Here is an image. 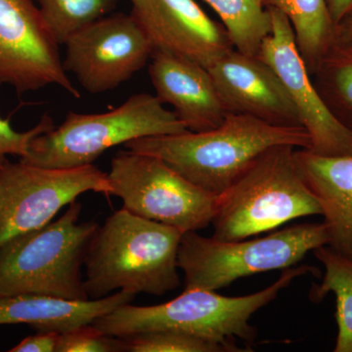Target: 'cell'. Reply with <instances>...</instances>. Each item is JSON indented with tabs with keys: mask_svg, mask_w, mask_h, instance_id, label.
I'll return each mask as SVG.
<instances>
[{
	"mask_svg": "<svg viewBox=\"0 0 352 352\" xmlns=\"http://www.w3.org/2000/svg\"><path fill=\"white\" fill-rule=\"evenodd\" d=\"M115 351H122L120 338L105 335L94 324L60 333L56 349V352Z\"/></svg>",
	"mask_w": 352,
	"mask_h": 352,
	"instance_id": "24",
	"label": "cell"
},
{
	"mask_svg": "<svg viewBox=\"0 0 352 352\" xmlns=\"http://www.w3.org/2000/svg\"><path fill=\"white\" fill-rule=\"evenodd\" d=\"M87 192L112 195L107 173L94 164L50 168L7 162L0 168V245L50 223Z\"/></svg>",
	"mask_w": 352,
	"mask_h": 352,
	"instance_id": "9",
	"label": "cell"
},
{
	"mask_svg": "<svg viewBox=\"0 0 352 352\" xmlns=\"http://www.w3.org/2000/svg\"><path fill=\"white\" fill-rule=\"evenodd\" d=\"M328 243L324 222L296 224L265 237L238 241L190 231L180 241L177 265L184 273L185 289L217 291L241 278L293 267L308 252Z\"/></svg>",
	"mask_w": 352,
	"mask_h": 352,
	"instance_id": "7",
	"label": "cell"
},
{
	"mask_svg": "<svg viewBox=\"0 0 352 352\" xmlns=\"http://www.w3.org/2000/svg\"><path fill=\"white\" fill-rule=\"evenodd\" d=\"M54 127L52 118L46 113L36 126L24 132L16 131L10 120L0 117V168L8 162L7 156H27L32 140Z\"/></svg>",
	"mask_w": 352,
	"mask_h": 352,
	"instance_id": "25",
	"label": "cell"
},
{
	"mask_svg": "<svg viewBox=\"0 0 352 352\" xmlns=\"http://www.w3.org/2000/svg\"><path fill=\"white\" fill-rule=\"evenodd\" d=\"M219 15L234 50L258 56L272 30L270 9L264 0H205Z\"/></svg>",
	"mask_w": 352,
	"mask_h": 352,
	"instance_id": "20",
	"label": "cell"
},
{
	"mask_svg": "<svg viewBox=\"0 0 352 352\" xmlns=\"http://www.w3.org/2000/svg\"><path fill=\"white\" fill-rule=\"evenodd\" d=\"M183 232L120 208L99 226L85 254V286L91 300L113 291L164 296L180 285Z\"/></svg>",
	"mask_w": 352,
	"mask_h": 352,
	"instance_id": "2",
	"label": "cell"
},
{
	"mask_svg": "<svg viewBox=\"0 0 352 352\" xmlns=\"http://www.w3.org/2000/svg\"><path fill=\"white\" fill-rule=\"evenodd\" d=\"M119 0H38L39 11L58 44L109 15Z\"/></svg>",
	"mask_w": 352,
	"mask_h": 352,
	"instance_id": "21",
	"label": "cell"
},
{
	"mask_svg": "<svg viewBox=\"0 0 352 352\" xmlns=\"http://www.w3.org/2000/svg\"><path fill=\"white\" fill-rule=\"evenodd\" d=\"M312 78L333 115L352 131V57L327 55Z\"/></svg>",
	"mask_w": 352,
	"mask_h": 352,
	"instance_id": "22",
	"label": "cell"
},
{
	"mask_svg": "<svg viewBox=\"0 0 352 352\" xmlns=\"http://www.w3.org/2000/svg\"><path fill=\"white\" fill-rule=\"evenodd\" d=\"M58 47L32 0H0V87L23 94L57 85L80 98Z\"/></svg>",
	"mask_w": 352,
	"mask_h": 352,
	"instance_id": "11",
	"label": "cell"
},
{
	"mask_svg": "<svg viewBox=\"0 0 352 352\" xmlns=\"http://www.w3.org/2000/svg\"><path fill=\"white\" fill-rule=\"evenodd\" d=\"M295 149L270 148L217 196L212 237L247 239L294 219L322 215L320 204L296 168Z\"/></svg>",
	"mask_w": 352,
	"mask_h": 352,
	"instance_id": "4",
	"label": "cell"
},
{
	"mask_svg": "<svg viewBox=\"0 0 352 352\" xmlns=\"http://www.w3.org/2000/svg\"><path fill=\"white\" fill-rule=\"evenodd\" d=\"M279 145L310 149L311 140L302 126H274L227 113L223 122L210 131L139 138L124 146L163 160L197 186L219 196L263 153Z\"/></svg>",
	"mask_w": 352,
	"mask_h": 352,
	"instance_id": "1",
	"label": "cell"
},
{
	"mask_svg": "<svg viewBox=\"0 0 352 352\" xmlns=\"http://www.w3.org/2000/svg\"><path fill=\"white\" fill-rule=\"evenodd\" d=\"M286 16L308 72L314 76L327 53L333 22L327 0H264Z\"/></svg>",
	"mask_w": 352,
	"mask_h": 352,
	"instance_id": "18",
	"label": "cell"
},
{
	"mask_svg": "<svg viewBox=\"0 0 352 352\" xmlns=\"http://www.w3.org/2000/svg\"><path fill=\"white\" fill-rule=\"evenodd\" d=\"M208 69L227 113L251 116L274 126H302L281 80L258 56L233 48Z\"/></svg>",
	"mask_w": 352,
	"mask_h": 352,
	"instance_id": "14",
	"label": "cell"
},
{
	"mask_svg": "<svg viewBox=\"0 0 352 352\" xmlns=\"http://www.w3.org/2000/svg\"><path fill=\"white\" fill-rule=\"evenodd\" d=\"M268 9L272 30L261 44L258 57L284 85L300 124L309 134V150L324 156H352V131L333 115L315 87L289 20L277 9Z\"/></svg>",
	"mask_w": 352,
	"mask_h": 352,
	"instance_id": "12",
	"label": "cell"
},
{
	"mask_svg": "<svg viewBox=\"0 0 352 352\" xmlns=\"http://www.w3.org/2000/svg\"><path fill=\"white\" fill-rule=\"evenodd\" d=\"M112 195L126 210L143 219L179 229L198 231L212 223L217 196L173 170L163 160L126 151L111 162L107 173Z\"/></svg>",
	"mask_w": 352,
	"mask_h": 352,
	"instance_id": "8",
	"label": "cell"
},
{
	"mask_svg": "<svg viewBox=\"0 0 352 352\" xmlns=\"http://www.w3.org/2000/svg\"><path fill=\"white\" fill-rule=\"evenodd\" d=\"M133 298L134 295L122 291L88 300H69L36 294L0 295V325L25 324L38 332L64 333L92 324L120 305L131 303Z\"/></svg>",
	"mask_w": 352,
	"mask_h": 352,
	"instance_id": "17",
	"label": "cell"
},
{
	"mask_svg": "<svg viewBox=\"0 0 352 352\" xmlns=\"http://www.w3.org/2000/svg\"><path fill=\"white\" fill-rule=\"evenodd\" d=\"M307 273L319 274V271L310 265L286 268L276 282L251 295L224 296L210 289H188L162 305L135 307L126 303L92 324L111 337L177 331L214 340L235 352L244 351L234 344V339L243 340L249 344L254 342L258 332L250 324L252 314L273 302L296 278Z\"/></svg>",
	"mask_w": 352,
	"mask_h": 352,
	"instance_id": "3",
	"label": "cell"
},
{
	"mask_svg": "<svg viewBox=\"0 0 352 352\" xmlns=\"http://www.w3.org/2000/svg\"><path fill=\"white\" fill-rule=\"evenodd\" d=\"M327 55L352 57V9L333 25Z\"/></svg>",
	"mask_w": 352,
	"mask_h": 352,
	"instance_id": "26",
	"label": "cell"
},
{
	"mask_svg": "<svg viewBox=\"0 0 352 352\" xmlns=\"http://www.w3.org/2000/svg\"><path fill=\"white\" fill-rule=\"evenodd\" d=\"M80 212L82 204L74 201L55 221L0 245V295L90 300L82 266L99 226L78 221Z\"/></svg>",
	"mask_w": 352,
	"mask_h": 352,
	"instance_id": "5",
	"label": "cell"
},
{
	"mask_svg": "<svg viewBox=\"0 0 352 352\" xmlns=\"http://www.w3.org/2000/svg\"><path fill=\"white\" fill-rule=\"evenodd\" d=\"M149 75L156 95L187 131L201 132L219 126L227 112L210 72L201 65L154 51Z\"/></svg>",
	"mask_w": 352,
	"mask_h": 352,
	"instance_id": "15",
	"label": "cell"
},
{
	"mask_svg": "<svg viewBox=\"0 0 352 352\" xmlns=\"http://www.w3.org/2000/svg\"><path fill=\"white\" fill-rule=\"evenodd\" d=\"M333 25L337 24L352 9V0H327Z\"/></svg>",
	"mask_w": 352,
	"mask_h": 352,
	"instance_id": "28",
	"label": "cell"
},
{
	"mask_svg": "<svg viewBox=\"0 0 352 352\" xmlns=\"http://www.w3.org/2000/svg\"><path fill=\"white\" fill-rule=\"evenodd\" d=\"M187 131L157 95H131L119 107L101 113L69 112L61 126L32 140L22 163L50 168L94 164L101 155L135 139Z\"/></svg>",
	"mask_w": 352,
	"mask_h": 352,
	"instance_id": "6",
	"label": "cell"
},
{
	"mask_svg": "<svg viewBox=\"0 0 352 352\" xmlns=\"http://www.w3.org/2000/svg\"><path fill=\"white\" fill-rule=\"evenodd\" d=\"M65 45L64 69L91 94L110 91L131 80L154 53L138 20L124 13L92 23Z\"/></svg>",
	"mask_w": 352,
	"mask_h": 352,
	"instance_id": "10",
	"label": "cell"
},
{
	"mask_svg": "<svg viewBox=\"0 0 352 352\" xmlns=\"http://www.w3.org/2000/svg\"><path fill=\"white\" fill-rule=\"evenodd\" d=\"M122 351L131 352H234L224 346L198 336L177 331H154L120 338Z\"/></svg>",
	"mask_w": 352,
	"mask_h": 352,
	"instance_id": "23",
	"label": "cell"
},
{
	"mask_svg": "<svg viewBox=\"0 0 352 352\" xmlns=\"http://www.w3.org/2000/svg\"><path fill=\"white\" fill-rule=\"evenodd\" d=\"M294 159L320 204L327 245L352 259V156H324L296 148Z\"/></svg>",
	"mask_w": 352,
	"mask_h": 352,
	"instance_id": "16",
	"label": "cell"
},
{
	"mask_svg": "<svg viewBox=\"0 0 352 352\" xmlns=\"http://www.w3.org/2000/svg\"><path fill=\"white\" fill-rule=\"evenodd\" d=\"M325 273L320 284H314L309 292L312 302H321L329 293L337 300L336 320L338 336L335 352H352V259L342 256L329 245H322L314 251Z\"/></svg>",
	"mask_w": 352,
	"mask_h": 352,
	"instance_id": "19",
	"label": "cell"
},
{
	"mask_svg": "<svg viewBox=\"0 0 352 352\" xmlns=\"http://www.w3.org/2000/svg\"><path fill=\"white\" fill-rule=\"evenodd\" d=\"M131 2V14L144 30L154 51L208 69L234 48L223 25L214 22L195 0Z\"/></svg>",
	"mask_w": 352,
	"mask_h": 352,
	"instance_id": "13",
	"label": "cell"
},
{
	"mask_svg": "<svg viewBox=\"0 0 352 352\" xmlns=\"http://www.w3.org/2000/svg\"><path fill=\"white\" fill-rule=\"evenodd\" d=\"M60 333L53 331L38 332L21 340L9 352H56Z\"/></svg>",
	"mask_w": 352,
	"mask_h": 352,
	"instance_id": "27",
	"label": "cell"
}]
</instances>
